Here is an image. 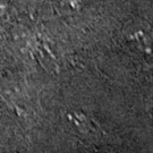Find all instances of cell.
<instances>
[{"instance_id":"obj_1","label":"cell","mask_w":153,"mask_h":153,"mask_svg":"<svg viewBox=\"0 0 153 153\" xmlns=\"http://www.w3.org/2000/svg\"><path fill=\"white\" fill-rule=\"evenodd\" d=\"M128 39L141 52L150 53L153 50V34L146 28H135Z\"/></svg>"}]
</instances>
